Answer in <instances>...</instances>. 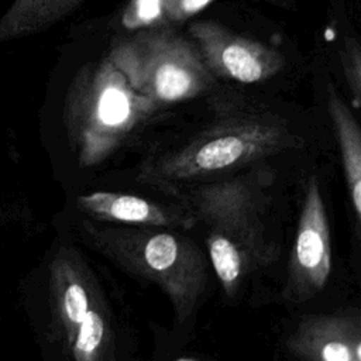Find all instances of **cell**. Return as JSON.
Instances as JSON below:
<instances>
[{"label": "cell", "instance_id": "6da1fadb", "mask_svg": "<svg viewBox=\"0 0 361 361\" xmlns=\"http://www.w3.org/2000/svg\"><path fill=\"white\" fill-rule=\"evenodd\" d=\"M288 123L271 113L227 111L178 147L145 164L140 178L173 192L182 182L220 173L300 145Z\"/></svg>", "mask_w": 361, "mask_h": 361}, {"label": "cell", "instance_id": "7a4b0ae2", "mask_svg": "<svg viewBox=\"0 0 361 361\" xmlns=\"http://www.w3.org/2000/svg\"><path fill=\"white\" fill-rule=\"evenodd\" d=\"M158 109L127 82L109 56L86 63L71 82L63 106L79 162L92 166L109 158Z\"/></svg>", "mask_w": 361, "mask_h": 361}, {"label": "cell", "instance_id": "3957f363", "mask_svg": "<svg viewBox=\"0 0 361 361\" xmlns=\"http://www.w3.org/2000/svg\"><path fill=\"white\" fill-rule=\"evenodd\" d=\"M93 244L127 271L165 290L179 322L195 309L207 282L206 261L190 238L158 227H97L86 224Z\"/></svg>", "mask_w": 361, "mask_h": 361}, {"label": "cell", "instance_id": "277c9868", "mask_svg": "<svg viewBox=\"0 0 361 361\" xmlns=\"http://www.w3.org/2000/svg\"><path fill=\"white\" fill-rule=\"evenodd\" d=\"M107 56L158 107L195 99L214 82L195 44L169 27L135 31L116 42Z\"/></svg>", "mask_w": 361, "mask_h": 361}, {"label": "cell", "instance_id": "5b68a950", "mask_svg": "<svg viewBox=\"0 0 361 361\" xmlns=\"http://www.w3.org/2000/svg\"><path fill=\"white\" fill-rule=\"evenodd\" d=\"M185 204L195 216L234 243L251 267L269 264L276 250L267 240L259 216V196L245 179H227L204 183L186 192Z\"/></svg>", "mask_w": 361, "mask_h": 361}, {"label": "cell", "instance_id": "8992f818", "mask_svg": "<svg viewBox=\"0 0 361 361\" xmlns=\"http://www.w3.org/2000/svg\"><path fill=\"white\" fill-rule=\"evenodd\" d=\"M189 35L214 78L250 85L265 82L285 68V56L278 49L216 21L192 23Z\"/></svg>", "mask_w": 361, "mask_h": 361}, {"label": "cell", "instance_id": "52a82bcc", "mask_svg": "<svg viewBox=\"0 0 361 361\" xmlns=\"http://www.w3.org/2000/svg\"><path fill=\"white\" fill-rule=\"evenodd\" d=\"M331 268V243L324 203L317 178L312 176L299 217L289 261L286 295L290 300H307L320 292Z\"/></svg>", "mask_w": 361, "mask_h": 361}, {"label": "cell", "instance_id": "ba28073f", "mask_svg": "<svg viewBox=\"0 0 361 361\" xmlns=\"http://www.w3.org/2000/svg\"><path fill=\"white\" fill-rule=\"evenodd\" d=\"M288 347L302 361H361L358 317L338 313L305 317Z\"/></svg>", "mask_w": 361, "mask_h": 361}, {"label": "cell", "instance_id": "9c48e42d", "mask_svg": "<svg viewBox=\"0 0 361 361\" xmlns=\"http://www.w3.org/2000/svg\"><path fill=\"white\" fill-rule=\"evenodd\" d=\"M79 207L103 221H117L140 227L190 228L196 224L192 212L155 203L141 196L118 192H93L79 196Z\"/></svg>", "mask_w": 361, "mask_h": 361}, {"label": "cell", "instance_id": "30bf717a", "mask_svg": "<svg viewBox=\"0 0 361 361\" xmlns=\"http://www.w3.org/2000/svg\"><path fill=\"white\" fill-rule=\"evenodd\" d=\"M329 113L338 142L350 202L357 221L361 217V131L348 104L334 90L329 89Z\"/></svg>", "mask_w": 361, "mask_h": 361}, {"label": "cell", "instance_id": "8fae6325", "mask_svg": "<svg viewBox=\"0 0 361 361\" xmlns=\"http://www.w3.org/2000/svg\"><path fill=\"white\" fill-rule=\"evenodd\" d=\"M54 281L56 319L68 347H71L75 331L92 307L94 296L89 286L87 278L83 275L79 267L71 261L56 264Z\"/></svg>", "mask_w": 361, "mask_h": 361}, {"label": "cell", "instance_id": "7c38bea8", "mask_svg": "<svg viewBox=\"0 0 361 361\" xmlns=\"http://www.w3.org/2000/svg\"><path fill=\"white\" fill-rule=\"evenodd\" d=\"M83 0H14L0 17V44L42 31Z\"/></svg>", "mask_w": 361, "mask_h": 361}, {"label": "cell", "instance_id": "4fadbf2b", "mask_svg": "<svg viewBox=\"0 0 361 361\" xmlns=\"http://www.w3.org/2000/svg\"><path fill=\"white\" fill-rule=\"evenodd\" d=\"M206 247L214 272L227 295H234L244 275L252 268L243 251L224 235L209 231Z\"/></svg>", "mask_w": 361, "mask_h": 361}, {"label": "cell", "instance_id": "5bb4252c", "mask_svg": "<svg viewBox=\"0 0 361 361\" xmlns=\"http://www.w3.org/2000/svg\"><path fill=\"white\" fill-rule=\"evenodd\" d=\"M109 340L107 316L100 300L94 299L92 307L79 323L69 350L75 361H104Z\"/></svg>", "mask_w": 361, "mask_h": 361}, {"label": "cell", "instance_id": "9a60e30c", "mask_svg": "<svg viewBox=\"0 0 361 361\" xmlns=\"http://www.w3.org/2000/svg\"><path fill=\"white\" fill-rule=\"evenodd\" d=\"M171 0H128L120 23L128 31L169 25Z\"/></svg>", "mask_w": 361, "mask_h": 361}, {"label": "cell", "instance_id": "2e32d148", "mask_svg": "<svg viewBox=\"0 0 361 361\" xmlns=\"http://www.w3.org/2000/svg\"><path fill=\"white\" fill-rule=\"evenodd\" d=\"M343 73L351 92L353 104L360 107L361 102V45L354 37H344L340 51Z\"/></svg>", "mask_w": 361, "mask_h": 361}, {"label": "cell", "instance_id": "e0dca14e", "mask_svg": "<svg viewBox=\"0 0 361 361\" xmlns=\"http://www.w3.org/2000/svg\"><path fill=\"white\" fill-rule=\"evenodd\" d=\"M212 1L213 0H171L169 24H179L190 20Z\"/></svg>", "mask_w": 361, "mask_h": 361}, {"label": "cell", "instance_id": "ac0fdd59", "mask_svg": "<svg viewBox=\"0 0 361 361\" xmlns=\"http://www.w3.org/2000/svg\"><path fill=\"white\" fill-rule=\"evenodd\" d=\"M180 361H190V360H180Z\"/></svg>", "mask_w": 361, "mask_h": 361}]
</instances>
